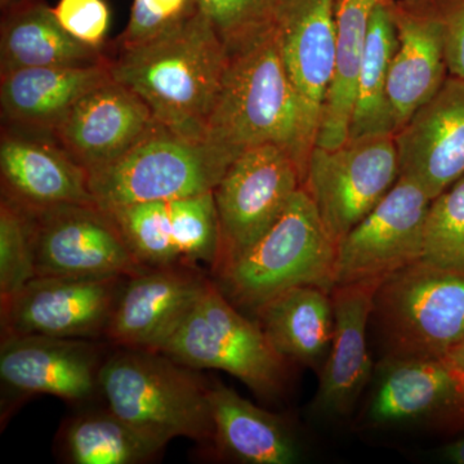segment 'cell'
<instances>
[{"label": "cell", "instance_id": "cell-1", "mask_svg": "<svg viewBox=\"0 0 464 464\" xmlns=\"http://www.w3.org/2000/svg\"><path fill=\"white\" fill-rule=\"evenodd\" d=\"M228 57L199 11L173 32L121 50L111 61V74L148 105L159 123L182 136L207 140Z\"/></svg>", "mask_w": 464, "mask_h": 464}, {"label": "cell", "instance_id": "cell-2", "mask_svg": "<svg viewBox=\"0 0 464 464\" xmlns=\"http://www.w3.org/2000/svg\"><path fill=\"white\" fill-rule=\"evenodd\" d=\"M228 56L208 123V141L237 157L255 146H280L295 157L304 176L315 143L274 27Z\"/></svg>", "mask_w": 464, "mask_h": 464}, {"label": "cell", "instance_id": "cell-3", "mask_svg": "<svg viewBox=\"0 0 464 464\" xmlns=\"http://www.w3.org/2000/svg\"><path fill=\"white\" fill-rule=\"evenodd\" d=\"M99 387L112 413L161 444L215 440L209 386L164 353L124 348L101 365Z\"/></svg>", "mask_w": 464, "mask_h": 464}, {"label": "cell", "instance_id": "cell-4", "mask_svg": "<svg viewBox=\"0 0 464 464\" xmlns=\"http://www.w3.org/2000/svg\"><path fill=\"white\" fill-rule=\"evenodd\" d=\"M337 243L319 210L299 188L273 227L217 273L226 297L255 313L280 293L299 285L335 286Z\"/></svg>", "mask_w": 464, "mask_h": 464}, {"label": "cell", "instance_id": "cell-5", "mask_svg": "<svg viewBox=\"0 0 464 464\" xmlns=\"http://www.w3.org/2000/svg\"><path fill=\"white\" fill-rule=\"evenodd\" d=\"M237 155L208 140L190 139L155 121L132 148L88 173L94 204L103 210L195 197L213 191Z\"/></svg>", "mask_w": 464, "mask_h": 464}, {"label": "cell", "instance_id": "cell-6", "mask_svg": "<svg viewBox=\"0 0 464 464\" xmlns=\"http://www.w3.org/2000/svg\"><path fill=\"white\" fill-rule=\"evenodd\" d=\"M375 324L389 357L448 356L464 341V273L417 261L382 280Z\"/></svg>", "mask_w": 464, "mask_h": 464}, {"label": "cell", "instance_id": "cell-7", "mask_svg": "<svg viewBox=\"0 0 464 464\" xmlns=\"http://www.w3.org/2000/svg\"><path fill=\"white\" fill-rule=\"evenodd\" d=\"M158 353L190 369L226 372L266 399L279 395L288 377L289 362L274 350L257 322L239 313L212 282Z\"/></svg>", "mask_w": 464, "mask_h": 464}, {"label": "cell", "instance_id": "cell-8", "mask_svg": "<svg viewBox=\"0 0 464 464\" xmlns=\"http://www.w3.org/2000/svg\"><path fill=\"white\" fill-rule=\"evenodd\" d=\"M395 134L347 139L335 148L314 146L302 188L335 243L359 225L399 179Z\"/></svg>", "mask_w": 464, "mask_h": 464}, {"label": "cell", "instance_id": "cell-9", "mask_svg": "<svg viewBox=\"0 0 464 464\" xmlns=\"http://www.w3.org/2000/svg\"><path fill=\"white\" fill-rule=\"evenodd\" d=\"M302 182L297 160L280 146H255L232 161L213 190L221 234L216 274L273 227Z\"/></svg>", "mask_w": 464, "mask_h": 464}, {"label": "cell", "instance_id": "cell-10", "mask_svg": "<svg viewBox=\"0 0 464 464\" xmlns=\"http://www.w3.org/2000/svg\"><path fill=\"white\" fill-rule=\"evenodd\" d=\"M36 276L132 277L143 267L108 210L94 203L33 210Z\"/></svg>", "mask_w": 464, "mask_h": 464}, {"label": "cell", "instance_id": "cell-11", "mask_svg": "<svg viewBox=\"0 0 464 464\" xmlns=\"http://www.w3.org/2000/svg\"><path fill=\"white\" fill-rule=\"evenodd\" d=\"M431 199L399 177L384 199L338 243L335 286L381 283L423 257Z\"/></svg>", "mask_w": 464, "mask_h": 464}, {"label": "cell", "instance_id": "cell-12", "mask_svg": "<svg viewBox=\"0 0 464 464\" xmlns=\"http://www.w3.org/2000/svg\"><path fill=\"white\" fill-rule=\"evenodd\" d=\"M124 277L35 276L2 301L3 338L105 334Z\"/></svg>", "mask_w": 464, "mask_h": 464}, {"label": "cell", "instance_id": "cell-13", "mask_svg": "<svg viewBox=\"0 0 464 464\" xmlns=\"http://www.w3.org/2000/svg\"><path fill=\"white\" fill-rule=\"evenodd\" d=\"M374 377L368 409L374 424L464 430V377L448 357L384 356Z\"/></svg>", "mask_w": 464, "mask_h": 464}, {"label": "cell", "instance_id": "cell-14", "mask_svg": "<svg viewBox=\"0 0 464 464\" xmlns=\"http://www.w3.org/2000/svg\"><path fill=\"white\" fill-rule=\"evenodd\" d=\"M399 173L433 200L464 176V78L449 75L438 93L395 133Z\"/></svg>", "mask_w": 464, "mask_h": 464}, {"label": "cell", "instance_id": "cell-15", "mask_svg": "<svg viewBox=\"0 0 464 464\" xmlns=\"http://www.w3.org/2000/svg\"><path fill=\"white\" fill-rule=\"evenodd\" d=\"M209 280L191 266L149 268L128 277L105 335L124 348L158 351L179 328Z\"/></svg>", "mask_w": 464, "mask_h": 464}, {"label": "cell", "instance_id": "cell-16", "mask_svg": "<svg viewBox=\"0 0 464 464\" xmlns=\"http://www.w3.org/2000/svg\"><path fill=\"white\" fill-rule=\"evenodd\" d=\"M390 11L398 48L391 61L389 100L398 132L438 93L449 72L439 0H392Z\"/></svg>", "mask_w": 464, "mask_h": 464}, {"label": "cell", "instance_id": "cell-17", "mask_svg": "<svg viewBox=\"0 0 464 464\" xmlns=\"http://www.w3.org/2000/svg\"><path fill=\"white\" fill-rule=\"evenodd\" d=\"M274 33L316 145L337 60L334 0H284Z\"/></svg>", "mask_w": 464, "mask_h": 464}, {"label": "cell", "instance_id": "cell-18", "mask_svg": "<svg viewBox=\"0 0 464 464\" xmlns=\"http://www.w3.org/2000/svg\"><path fill=\"white\" fill-rule=\"evenodd\" d=\"M154 121L148 105L111 78L85 94L52 136L90 173L125 154Z\"/></svg>", "mask_w": 464, "mask_h": 464}, {"label": "cell", "instance_id": "cell-19", "mask_svg": "<svg viewBox=\"0 0 464 464\" xmlns=\"http://www.w3.org/2000/svg\"><path fill=\"white\" fill-rule=\"evenodd\" d=\"M109 213L143 267L191 266L209 257L212 221L194 198L130 204Z\"/></svg>", "mask_w": 464, "mask_h": 464}, {"label": "cell", "instance_id": "cell-20", "mask_svg": "<svg viewBox=\"0 0 464 464\" xmlns=\"http://www.w3.org/2000/svg\"><path fill=\"white\" fill-rule=\"evenodd\" d=\"M96 348L72 338H3L0 378L9 389L24 395L56 396L81 401L99 387L101 369Z\"/></svg>", "mask_w": 464, "mask_h": 464}, {"label": "cell", "instance_id": "cell-21", "mask_svg": "<svg viewBox=\"0 0 464 464\" xmlns=\"http://www.w3.org/2000/svg\"><path fill=\"white\" fill-rule=\"evenodd\" d=\"M7 132L0 143L3 194L32 210L94 203L88 173L53 139Z\"/></svg>", "mask_w": 464, "mask_h": 464}, {"label": "cell", "instance_id": "cell-22", "mask_svg": "<svg viewBox=\"0 0 464 464\" xmlns=\"http://www.w3.org/2000/svg\"><path fill=\"white\" fill-rule=\"evenodd\" d=\"M380 284H347L332 290L334 334L320 371L316 399L323 413L335 417L350 414L374 375L366 332Z\"/></svg>", "mask_w": 464, "mask_h": 464}, {"label": "cell", "instance_id": "cell-23", "mask_svg": "<svg viewBox=\"0 0 464 464\" xmlns=\"http://www.w3.org/2000/svg\"><path fill=\"white\" fill-rule=\"evenodd\" d=\"M0 78L3 118L23 130L52 133L85 94L112 78L111 61L92 66L35 67Z\"/></svg>", "mask_w": 464, "mask_h": 464}, {"label": "cell", "instance_id": "cell-24", "mask_svg": "<svg viewBox=\"0 0 464 464\" xmlns=\"http://www.w3.org/2000/svg\"><path fill=\"white\" fill-rule=\"evenodd\" d=\"M255 314L259 328L283 359L322 371L334 334L332 292L316 285L295 286Z\"/></svg>", "mask_w": 464, "mask_h": 464}, {"label": "cell", "instance_id": "cell-25", "mask_svg": "<svg viewBox=\"0 0 464 464\" xmlns=\"http://www.w3.org/2000/svg\"><path fill=\"white\" fill-rule=\"evenodd\" d=\"M0 32V75L35 67L92 66L106 63L102 52L65 32L43 0H21L5 8Z\"/></svg>", "mask_w": 464, "mask_h": 464}, {"label": "cell", "instance_id": "cell-26", "mask_svg": "<svg viewBox=\"0 0 464 464\" xmlns=\"http://www.w3.org/2000/svg\"><path fill=\"white\" fill-rule=\"evenodd\" d=\"M217 447L241 463L297 462V440L282 418L241 398L237 391L216 383L209 386Z\"/></svg>", "mask_w": 464, "mask_h": 464}, {"label": "cell", "instance_id": "cell-27", "mask_svg": "<svg viewBox=\"0 0 464 464\" xmlns=\"http://www.w3.org/2000/svg\"><path fill=\"white\" fill-rule=\"evenodd\" d=\"M391 0H334L337 60L316 145L335 148L346 141L355 102L356 81L375 8Z\"/></svg>", "mask_w": 464, "mask_h": 464}, {"label": "cell", "instance_id": "cell-28", "mask_svg": "<svg viewBox=\"0 0 464 464\" xmlns=\"http://www.w3.org/2000/svg\"><path fill=\"white\" fill-rule=\"evenodd\" d=\"M391 2L378 5L372 16L357 74L355 102L347 139L396 132L389 100L391 61L398 48Z\"/></svg>", "mask_w": 464, "mask_h": 464}, {"label": "cell", "instance_id": "cell-29", "mask_svg": "<svg viewBox=\"0 0 464 464\" xmlns=\"http://www.w3.org/2000/svg\"><path fill=\"white\" fill-rule=\"evenodd\" d=\"M164 448L110 409L79 415L63 430V454L67 462L74 464L145 463Z\"/></svg>", "mask_w": 464, "mask_h": 464}, {"label": "cell", "instance_id": "cell-30", "mask_svg": "<svg viewBox=\"0 0 464 464\" xmlns=\"http://www.w3.org/2000/svg\"><path fill=\"white\" fill-rule=\"evenodd\" d=\"M35 276L33 210L2 195L0 299L11 297Z\"/></svg>", "mask_w": 464, "mask_h": 464}, {"label": "cell", "instance_id": "cell-31", "mask_svg": "<svg viewBox=\"0 0 464 464\" xmlns=\"http://www.w3.org/2000/svg\"><path fill=\"white\" fill-rule=\"evenodd\" d=\"M422 261L464 273V176L430 204Z\"/></svg>", "mask_w": 464, "mask_h": 464}, {"label": "cell", "instance_id": "cell-32", "mask_svg": "<svg viewBox=\"0 0 464 464\" xmlns=\"http://www.w3.org/2000/svg\"><path fill=\"white\" fill-rule=\"evenodd\" d=\"M228 54L270 32L284 0H198Z\"/></svg>", "mask_w": 464, "mask_h": 464}, {"label": "cell", "instance_id": "cell-33", "mask_svg": "<svg viewBox=\"0 0 464 464\" xmlns=\"http://www.w3.org/2000/svg\"><path fill=\"white\" fill-rule=\"evenodd\" d=\"M200 11L198 0H133L130 21L118 38L121 50L179 29Z\"/></svg>", "mask_w": 464, "mask_h": 464}, {"label": "cell", "instance_id": "cell-34", "mask_svg": "<svg viewBox=\"0 0 464 464\" xmlns=\"http://www.w3.org/2000/svg\"><path fill=\"white\" fill-rule=\"evenodd\" d=\"M53 12L60 25L75 41L101 51L111 26V11L106 0H58Z\"/></svg>", "mask_w": 464, "mask_h": 464}, {"label": "cell", "instance_id": "cell-35", "mask_svg": "<svg viewBox=\"0 0 464 464\" xmlns=\"http://www.w3.org/2000/svg\"><path fill=\"white\" fill-rule=\"evenodd\" d=\"M449 75L464 78V0H439Z\"/></svg>", "mask_w": 464, "mask_h": 464}, {"label": "cell", "instance_id": "cell-36", "mask_svg": "<svg viewBox=\"0 0 464 464\" xmlns=\"http://www.w3.org/2000/svg\"><path fill=\"white\" fill-rule=\"evenodd\" d=\"M442 456L448 462L464 464V438L447 445L442 450Z\"/></svg>", "mask_w": 464, "mask_h": 464}, {"label": "cell", "instance_id": "cell-37", "mask_svg": "<svg viewBox=\"0 0 464 464\" xmlns=\"http://www.w3.org/2000/svg\"><path fill=\"white\" fill-rule=\"evenodd\" d=\"M449 360H450L451 364L456 366L458 371L462 373L464 377V341L459 344L457 348H454L448 356Z\"/></svg>", "mask_w": 464, "mask_h": 464}, {"label": "cell", "instance_id": "cell-38", "mask_svg": "<svg viewBox=\"0 0 464 464\" xmlns=\"http://www.w3.org/2000/svg\"><path fill=\"white\" fill-rule=\"evenodd\" d=\"M18 2H21V0H0V5H2L3 9H5L11 7V5H16Z\"/></svg>", "mask_w": 464, "mask_h": 464}]
</instances>
